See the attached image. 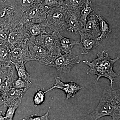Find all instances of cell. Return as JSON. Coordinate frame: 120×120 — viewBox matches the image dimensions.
Instances as JSON below:
<instances>
[{
	"label": "cell",
	"mask_w": 120,
	"mask_h": 120,
	"mask_svg": "<svg viewBox=\"0 0 120 120\" xmlns=\"http://www.w3.org/2000/svg\"><path fill=\"white\" fill-rule=\"evenodd\" d=\"M65 8L67 9L68 15V28L67 30L75 35L79 34L80 31H82L84 26L80 19L79 13V11H73Z\"/></svg>",
	"instance_id": "13"
},
{
	"label": "cell",
	"mask_w": 120,
	"mask_h": 120,
	"mask_svg": "<svg viewBox=\"0 0 120 120\" xmlns=\"http://www.w3.org/2000/svg\"><path fill=\"white\" fill-rule=\"evenodd\" d=\"M55 83L53 86L45 91V94L54 89H58L64 91L66 95V100L75 97L76 94L79 91L82 87L75 83L71 81L70 82L65 83L61 80L59 76L55 78Z\"/></svg>",
	"instance_id": "11"
},
{
	"label": "cell",
	"mask_w": 120,
	"mask_h": 120,
	"mask_svg": "<svg viewBox=\"0 0 120 120\" xmlns=\"http://www.w3.org/2000/svg\"><path fill=\"white\" fill-rule=\"evenodd\" d=\"M41 5L43 9L47 11L52 8L60 6L57 0H44Z\"/></svg>",
	"instance_id": "29"
},
{
	"label": "cell",
	"mask_w": 120,
	"mask_h": 120,
	"mask_svg": "<svg viewBox=\"0 0 120 120\" xmlns=\"http://www.w3.org/2000/svg\"><path fill=\"white\" fill-rule=\"evenodd\" d=\"M14 68L12 64L10 67H2L0 68V85L4 82L11 71L14 69Z\"/></svg>",
	"instance_id": "27"
},
{
	"label": "cell",
	"mask_w": 120,
	"mask_h": 120,
	"mask_svg": "<svg viewBox=\"0 0 120 120\" xmlns=\"http://www.w3.org/2000/svg\"><path fill=\"white\" fill-rule=\"evenodd\" d=\"M79 13L80 19L85 26L87 20L96 15L91 0H86L83 7L79 11Z\"/></svg>",
	"instance_id": "16"
},
{
	"label": "cell",
	"mask_w": 120,
	"mask_h": 120,
	"mask_svg": "<svg viewBox=\"0 0 120 120\" xmlns=\"http://www.w3.org/2000/svg\"><path fill=\"white\" fill-rule=\"evenodd\" d=\"M59 3L60 6H62L64 4V2L65 0H57Z\"/></svg>",
	"instance_id": "34"
},
{
	"label": "cell",
	"mask_w": 120,
	"mask_h": 120,
	"mask_svg": "<svg viewBox=\"0 0 120 120\" xmlns=\"http://www.w3.org/2000/svg\"><path fill=\"white\" fill-rule=\"evenodd\" d=\"M50 108L47 112L44 115L39 116L36 114H31L30 116L26 117L23 119V120H46L49 117Z\"/></svg>",
	"instance_id": "30"
},
{
	"label": "cell",
	"mask_w": 120,
	"mask_h": 120,
	"mask_svg": "<svg viewBox=\"0 0 120 120\" xmlns=\"http://www.w3.org/2000/svg\"><path fill=\"white\" fill-rule=\"evenodd\" d=\"M82 31L88 32L94 35H97L98 37L100 35L101 32L99 23L96 15L87 20Z\"/></svg>",
	"instance_id": "18"
},
{
	"label": "cell",
	"mask_w": 120,
	"mask_h": 120,
	"mask_svg": "<svg viewBox=\"0 0 120 120\" xmlns=\"http://www.w3.org/2000/svg\"><path fill=\"white\" fill-rule=\"evenodd\" d=\"M68 15L63 6L54 7L47 11L46 24L52 32L60 33L68 28Z\"/></svg>",
	"instance_id": "4"
},
{
	"label": "cell",
	"mask_w": 120,
	"mask_h": 120,
	"mask_svg": "<svg viewBox=\"0 0 120 120\" xmlns=\"http://www.w3.org/2000/svg\"><path fill=\"white\" fill-rule=\"evenodd\" d=\"M60 34L50 31L48 34H44L35 38H30L29 41L46 49L56 58L62 54L59 45Z\"/></svg>",
	"instance_id": "5"
},
{
	"label": "cell",
	"mask_w": 120,
	"mask_h": 120,
	"mask_svg": "<svg viewBox=\"0 0 120 120\" xmlns=\"http://www.w3.org/2000/svg\"><path fill=\"white\" fill-rule=\"evenodd\" d=\"M23 25L29 32L30 38H35L39 35L49 34V32L46 30V28L47 27L46 22L42 23L28 22Z\"/></svg>",
	"instance_id": "15"
},
{
	"label": "cell",
	"mask_w": 120,
	"mask_h": 120,
	"mask_svg": "<svg viewBox=\"0 0 120 120\" xmlns=\"http://www.w3.org/2000/svg\"><path fill=\"white\" fill-rule=\"evenodd\" d=\"M79 34L81 40L79 44L80 52L82 55L88 54L100 44L99 41L94 35L84 31H80Z\"/></svg>",
	"instance_id": "12"
},
{
	"label": "cell",
	"mask_w": 120,
	"mask_h": 120,
	"mask_svg": "<svg viewBox=\"0 0 120 120\" xmlns=\"http://www.w3.org/2000/svg\"><path fill=\"white\" fill-rule=\"evenodd\" d=\"M30 36L23 24L19 23L9 33L6 45L9 49L19 44L26 43Z\"/></svg>",
	"instance_id": "9"
},
{
	"label": "cell",
	"mask_w": 120,
	"mask_h": 120,
	"mask_svg": "<svg viewBox=\"0 0 120 120\" xmlns=\"http://www.w3.org/2000/svg\"><path fill=\"white\" fill-rule=\"evenodd\" d=\"M31 56L41 64L51 66L56 57L46 49L30 41L27 42Z\"/></svg>",
	"instance_id": "6"
},
{
	"label": "cell",
	"mask_w": 120,
	"mask_h": 120,
	"mask_svg": "<svg viewBox=\"0 0 120 120\" xmlns=\"http://www.w3.org/2000/svg\"><path fill=\"white\" fill-rule=\"evenodd\" d=\"M6 43L0 45V68L10 67L12 64L10 50Z\"/></svg>",
	"instance_id": "20"
},
{
	"label": "cell",
	"mask_w": 120,
	"mask_h": 120,
	"mask_svg": "<svg viewBox=\"0 0 120 120\" xmlns=\"http://www.w3.org/2000/svg\"><path fill=\"white\" fill-rule=\"evenodd\" d=\"M9 32L0 27V45H4L7 42Z\"/></svg>",
	"instance_id": "31"
},
{
	"label": "cell",
	"mask_w": 120,
	"mask_h": 120,
	"mask_svg": "<svg viewBox=\"0 0 120 120\" xmlns=\"http://www.w3.org/2000/svg\"><path fill=\"white\" fill-rule=\"evenodd\" d=\"M46 120H50L49 118V117H47V119H46ZM55 120V119H53V120Z\"/></svg>",
	"instance_id": "36"
},
{
	"label": "cell",
	"mask_w": 120,
	"mask_h": 120,
	"mask_svg": "<svg viewBox=\"0 0 120 120\" xmlns=\"http://www.w3.org/2000/svg\"><path fill=\"white\" fill-rule=\"evenodd\" d=\"M80 61L78 56L71 52L65 53L57 57L50 67L56 68L58 72L68 73L76 64H79Z\"/></svg>",
	"instance_id": "8"
},
{
	"label": "cell",
	"mask_w": 120,
	"mask_h": 120,
	"mask_svg": "<svg viewBox=\"0 0 120 120\" xmlns=\"http://www.w3.org/2000/svg\"><path fill=\"white\" fill-rule=\"evenodd\" d=\"M108 116L112 120L120 118V88L113 89L110 86L104 89L98 105L84 120H98Z\"/></svg>",
	"instance_id": "1"
},
{
	"label": "cell",
	"mask_w": 120,
	"mask_h": 120,
	"mask_svg": "<svg viewBox=\"0 0 120 120\" xmlns=\"http://www.w3.org/2000/svg\"><path fill=\"white\" fill-rule=\"evenodd\" d=\"M47 11L41 7V4L35 5L24 12L20 23L23 25L28 22L46 23Z\"/></svg>",
	"instance_id": "7"
},
{
	"label": "cell",
	"mask_w": 120,
	"mask_h": 120,
	"mask_svg": "<svg viewBox=\"0 0 120 120\" xmlns=\"http://www.w3.org/2000/svg\"><path fill=\"white\" fill-rule=\"evenodd\" d=\"M45 91L41 90H38L33 98L34 106L35 107L41 105L44 103L45 98Z\"/></svg>",
	"instance_id": "26"
},
{
	"label": "cell",
	"mask_w": 120,
	"mask_h": 120,
	"mask_svg": "<svg viewBox=\"0 0 120 120\" xmlns=\"http://www.w3.org/2000/svg\"><path fill=\"white\" fill-rule=\"evenodd\" d=\"M86 0H65L62 6L68 10L78 12L83 7Z\"/></svg>",
	"instance_id": "21"
},
{
	"label": "cell",
	"mask_w": 120,
	"mask_h": 120,
	"mask_svg": "<svg viewBox=\"0 0 120 120\" xmlns=\"http://www.w3.org/2000/svg\"><path fill=\"white\" fill-rule=\"evenodd\" d=\"M59 42L61 51L66 54L71 52L73 47L75 45H79V43L78 41L64 37L60 34L59 36Z\"/></svg>",
	"instance_id": "19"
},
{
	"label": "cell",
	"mask_w": 120,
	"mask_h": 120,
	"mask_svg": "<svg viewBox=\"0 0 120 120\" xmlns=\"http://www.w3.org/2000/svg\"><path fill=\"white\" fill-rule=\"evenodd\" d=\"M97 56V58L93 59L91 61L88 60L83 61L90 68L86 71V73L90 75H97L95 83L102 77L108 79L110 82V86L113 87L114 79L120 75V74L116 73L113 70L114 65L119 60V57L112 59L105 50L99 52Z\"/></svg>",
	"instance_id": "2"
},
{
	"label": "cell",
	"mask_w": 120,
	"mask_h": 120,
	"mask_svg": "<svg viewBox=\"0 0 120 120\" xmlns=\"http://www.w3.org/2000/svg\"><path fill=\"white\" fill-rule=\"evenodd\" d=\"M22 101H19L9 104L7 106L8 109L4 116L6 120H13L16 111L21 104Z\"/></svg>",
	"instance_id": "25"
},
{
	"label": "cell",
	"mask_w": 120,
	"mask_h": 120,
	"mask_svg": "<svg viewBox=\"0 0 120 120\" xmlns=\"http://www.w3.org/2000/svg\"><path fill=\"white\" fill-rule=\"evenodd\" d=\"M4 101L2 97V93L0 91V107L1 106L4 105Z\"/></svg>",
	"instance_id": "32"
},
{
	"label": "cell",
	"mask_w": 120,
	"mask_h": 120,
	"mask_svg": "<svg viewBox=\"0 0 120 120\" xmlns=\"http://www.w3.org/2000/svg\"><path fill=\"white\" fill-rule=\"evenodd\" d=\"M22 13L15 0H8L0 7V27L10 32L19 23Z\"/></svg>",
	"instance_id": "3"
},
{
	"label": "cell",
	"mask_w": 120,
	"mask_h": 120,
	"mask_svg": "<svg viewBox=\"0 0 120 120\" xmlns=\"http://www.w3.org/2000/svg\"><path fill=\"white\" fill-rule=\"evenodd\" d=\"M44 0H15L23 13L28 9L37 5H40Z\"/></svg>",
	"instance_id": "22"
},
{
	"label": "cell",
	"mask_w": 120,
	"mask_h": 120,
	"mask_svg": "<svg viewBox=\"0 0 120 120\" xmlns=\"http://www.w3.org/2000/svg\"><path fill=\"white\" fill-rule=\"evenodd\" d=\"M27 89H19L12 87L5 94H2L4 101V106L7 107L11 103L22 101V98Z\"/></svg>",
	"instance_id": "14"
},
{
	"label": "cell",
	"mask_w": 120,
	"mask_h": 120,
	"mask_svg": "<svg viewBox=\"0 0 120 120\" xmlns=\"http://www.w3.org/2000/svg\"><path fill=\"white\" fill-rule=\"evenodd\" d=\"M8 0H0V7L7 1Z\"/></svg>",
	"instance_id": "35"
},
{
	"label": "cell",
	"mask_w": 120,
	"mask_h": 120,
	"mask_svg": "<svg viewBox=\"0 0 120 120\" xmlns=\"http://www.w3.org/2000/svg\"><path fill=\"white\" fill-rule=\"evenodd\" d=\"M31 82H26L23 80L18 79H15L13 87L19 89H27L28 90L31 87Z\"/></svg>",
	"instance_id": "28"
},
{
	"label": "cell",
	"mask_w": 120,
	"mask_h": 120,
	"mask_svg": "<svg viewBox=\"0 0 120 120\" xmlns=\"http://www.w3.org/2000/svg\"><path fill=\"white\" fill-rule=\"evenodd\" d=\"M2 111H0V120H6L4 116L2 115Z\"/></svg>",
	"instance_id": "33"
},
{
	"label": "cell",
	"mask_w": 120,
	"mask_h": 120,
	"mask_svg": "<svg viewBox=\"0 0 120 120\" xmlns=\"http://www.w3.org/2000/svg\"><path fill=\"white\" fill-rule=\"evenodd\" d=\"M9 50L13 64H26L29 61H35L30 54L27 42L19 44Z\"/></svg>",
	"instance_id": "10"
},
{
	"label": "cell",
	"mask_w": 120,
	"mask_h": 120,
	"mask_svg": "<svg viewBox=\"0 0 120 120\" xmlns=\"http://www.w3.org/2000/svg\"><path fill=\"white\" fill-rule=\"evenodd\" d=\"M13 70L11 71L4 82L0 85V91L2 94L7 93L10 89L13 87L14 82L15 79Z\"/></svg>",
	"instance_id": "23"
},
{
	"label": "cell",
	"mask_w": 120,
	"mask_h": 120,
	"mask_svg": "<svg viewBox=\"0 0 120 120\" xmlns=\"http://www.w3.org/2000/svg\"><path fill=\"white\" fill-rule=\"evenodd\" d=\"M98 20L100 26L101 34L97 39L98 41H102L105 38H107L111 34L112 29L109 23L100 14L96 15Z\"/></svg>",
	"instance_id": "17"
},
{
	"label": "cell",
	"mask_w": 120,
	"mask_h": 120,
	"mask_svg": "<svg viewBox=\"0 0 120 120\" xmlns=\"http://www.w3.org/2000/svg\"><path fill=\"white\" fill-rule=\"evenodd\" d=\"M17 72L18 79L26 82H30V74L26 69L25 64H13Z\"/></svg>",
	"instance_id": "24"
}]
</instances>
